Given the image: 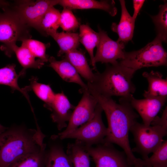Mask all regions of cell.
Segmentation results:
<instances>
[{"label": "cell", "instance_id": "obj_1", "mask_svg": "<svg viewBox=\"0 0 167 167\" xmlns=\"http://www.w3.org/2000/svg\"><path fill=\"white\" fill-rule=\"evenodd\" d=\"M87 86L88 91L96 99L107 117L108 126L104 143L119 146L125 153L129 164L132 166L136 164L140 158L136 157L132 151L129 134L131 127L137 122L138 114L128 99L121 98L117 103L111 97L99 93L90 84Z\"/></svg>", "mask_w": 167, "mask_h": 167}, {"label": "cell", "instance_id": "obj_2", "mask_svg": "<svg viewBox=\"0 0 167 167\" xmlns=\"http://www.w3.org/2000/svg\"><path fill=\"white\" fill-rule=\"evenodd\" d=\"M45 137L39 126L34 129L21 125L6 128L0 133V167H9L20 157L39 150L45 144Z\"/></svg>", "mask_w": 167, "mask_h": 167}, {"label": "cell", "instance_id": "obj_3", "mask_svg": "<svg viewBox=\"0 0 167 167\" xmlns=\"http://www.w3.org/2000/svg\"><path fill=\"white\" fill-rule=\"evenodd\" d=\"M135 72L118 62L108 65L102 73L97 72L95 73L93 82L88 83L96 91L104 96L110 97L119 96L129 99L136 90L132 81Z\"/></svg>", "mask_w": 167, "mask_h": 167}, {"label": "cell", "instance_id": "obj_4", "mask_svg": "<svg viewBox=\"0 0 167 167\" xmlns=\"http://www.w3.org/2000/svg\"><path fill=\"white\" fill-rule=\"evenodd\" d=\"M162 43L156 37L153 41L139 50L125 51L124 58L119 62L135 72L143 67L166 66L167 53Z\"/></svg>", "mask_w": 167, "mask_h": 167}, {"label": "cell", "instance_id": "obj_5", "mask_svg": "<svg viewBox=\"0 0 167 167\" xmlns=\"http://www.w3.org/2000/svg\"><path fill=\"white\" fill-rule=\"evenodd\" d=\"M10 4L3 7L0 12V42L3 43L1 49L6 53L17 41L31 38L28 27L20 19Z\"/></svg>", "mask_w": 167, "mask_h": 167}, {"label": "cell", "instance_id": "obj_6", "mask_svg": "<svg viewBox=\"0 0 167 167\" xmlns=\"http://www.w3.org/2000/svg\"><path fill=\"white\" fill-rule=\"evenodd\" d=\"M135 147L131 149L142 156L143 160L148 157L161 145L166 135L167 128L158 125L147 126L136 122L131 127Z\"/></svg>", "mask_w": 167, "mask_h": 167}, {"label": "cell", "instance_id": "obj_7", "mask_svg": "<svg viewBox=\"0 0 167 167\" xmlns=\"http://www.w3.org/2000/svg\"><path fill=\"white\" fill-rule=\"evenodd\" d=\"M103 111L98 103L93 118L66 135L64 139H75L88 146L104 143L107 135V128L102 120Z\"/></svg>", "mask_w": 167, "mask_h": 167}, {"label": "cell", "instance_id": "obj_8", "mask_svg": "<svg viewBox=\"0 0 167 167\" xmlns=\"http://www.w3.org/2000/svg\"><path fill=\"white\" fill-rule=\"evenodd\" d=\"M83 96L75 107L68 122L66 128L58 135H54L51 139H64L67 135L91 120L93 117L98 102L88 90H81Z\"/></svg>", "mask_w": 167, "mask_h": 167}, {"label": "cell", "instance_id": "obj_9", "mask_svg": "<svg viewBox=\"0 0 167 167\" xmlns=\"http://www.w3.org/2000/svg\"><path fill=\"white\" fill-rule=\"evenodd\" d=\"M58 2L59 0L19 1L12 8L25 25L36 29L45 13Z\"/></svg>", "mask_w": 167, "mask_h": 167}, {"label": "cell", "instance_id": "obj_10", "mask_svg": "<svg viewBox=\"0 0 167 167\" xmlns=\"http://www.w3.org/2000/svg\"><path fill=\"white\" fill-rule=\"evenodd\" d=\"M96 147L85 146L96 167H131L124 151H119L111 143H103Z\"/></svg>", "mask_w": 167, "mask_h": 167}, {"label": "cell", "instance_id": "obj_11", "mask_svg": "<svg viewBox=\"0 0 167 167\" xmlns=\"http://www.w3.org/2000/svg\"><path fill=\"white\" fill-rule=\"evenodd\" d=\"M98 29L100 40L94 56L95 64L98 62L111 64L118 63V59L120 60L124 58L125 45L117 41L112 40L108 36L107 32L99 27Z\"/></svg>", "mask_w": 167, "mask_h": 167}, {"label": "cell", "instance_id": "obj_12", "mask_svg": "<svg viewBox=\"0 0 167 167\" xmlns=\"http://www.w3.org/2000/svg\"><path fill=\"white\" fill-rule=\"evenodd\" d=\"M166 99L167 97H159L137 99L132 96L128 100L132 108L141 117L143 123L149 126L164 105Z\"/></svg>", "mask_w": 167, "mask_h": 167}, {"label": "cell", "instance_id": "obj_13", "mask_svg": "<svg viewBox=\"0 0 167 167\" xmlns=\"http://www.w3.org/2000/svg\"><path fill=\"white\" fill-rule=\"evenodd\" d=\"M75 107L71 103L63 92L55 94L54 99L46 108L51 112V117L60 130L67 126Z\"/></svg>", "mask_w": 167, "mask_h": 167}, {"label": "cell", "instance_id": "obj_14", "mask_svg": "<svg viewBox=\"0 0 167 167\" xmlns=\"http://www.w3.org/2000/svg\"><path fill=\"white\" fill-rule=\"evenodd\" d=\"M121 8L120 19L118 24L113 23L112 30L118 35L117 41L125 45L132 40L134 34L135 20L131 16L126 6L125 0H120Z\"/></svg>", "mask_w": 167, "mask_h": 167}, {"label": "cell", "instance_id": "obj_15", "mask_svg": "<svg viewBox=\"0 0 167 167\" xmlns=\"http://www.w3.org/2000/svg\"><path fill=\"white\" fill-rule=\"evenodd\" d=\"M58 4L63 8L71 10L100 9L107 12L112 16H115L117 12L115 2L113 0H59Z\"/></svg>", "mask_w": 167, "mask_h": 167}, {"label": "cell", "instance_id": "obj_16", "mask_svg": "<svg viewBox=\"0 0 167 167\" xmlns=\"http://www.w3.org/2000/svg\"><path fill=\"white\" fill-rule=\"evenodd\" d=\"M49 66L52 68L64 81L74 83L81 87V90H88L87 84L83 81L75 68L67 59L64 58L58 61L53 56L49 58Z\"/></svg>", "mask_w": 167, "mask_h": 167}, {"label": "cell", "instance_id": "obj_17", "mask_svg": "<svg viewBox=\"0 0 167 167\" xmlns=\"http://www.w3.org/2000/svg\"><path fill=\"white\" fill-rule=\"evenodd\" d=\"M15 53L20 64L23 67L19 74L20 77L25 75L26 70L28 68L40 69L44 65L43 62L40 59H35V57L28 49L22 44L18 47L16 44L12 45L5 54L10 57Z\"/></svg>", "mask_w": 167, "mask_h": 167}, {"label": "cell", "instance_id": "obj_18", "mask_svg": "<svg viewBox=\"0 0 167 167\" xmlns=\"http://www.w3.org/2000/svg\"><path fill=\"white\" fill-rule=\"evenodd\" d=\"M142 75L147 79L148 84L147 90L144 91L143 94L144 98L167 97V78H163L161 73L153 71L149 73L144 72Z\"/></svg>", "mask_w": 167, "mask_h": 167}, {"label": "cell", "instance_id": "obj_19", "mask_svg": "<svg viewBox=\"0 0 167 167\" xmlns=\"http://www.w3.org/2000/svg\"><path fill=\"white\" fill-rule=\"evenodd\" d=\"M64 58L68 61L75 68L78 73L88 82L92 83L95 78L84 53L77 49L72 50L65 54Z\"/></svg>", "mask_w": 167, "mask_h": 167}, {"label": "cell", "instance_id": "obj_20", "mask_svg": "<svg viewBox=\"0 0 167 167\" xmlns=\"http://www.w3.org/2000/svg\"><path fill=\"white\" fill-rule=\"evenodd\" d=\"M79 40L85 47L90 56L91 64L94 70H96L94 62L93 51L100 40L99 33L93 30L88 24H83L79 27Z\"/></svg>", "mask_w": 167, "mask_h": 167}, {"label": "cell", "instance_id": "obj_21", "mask_svg": "<svg viewBox=\"0 0 167 167\" xmlns=\"http://www.w3.org/2000/svg\"><path fill=\"white\" fill-rule=\"evenodd\" d=\"M76 141L68 144L66 154L74 167H90V156L85 145L79 141Z\"/></svg>", "mask_w": 167, "mask_h": 167}, {"label": "cell", "instance_id": "obj_22", "mask_svg": "<svg viewBox=\"0 0 167 167\" xmlns=\"http://www.w3.org/2000/svg\"><path fill=\"white\" fill-rule=\"evenodd\" d=\"M60 13L54 6L49 8L40 20L36 28L45 36H50L57 32L60 27Z\"/></svg>", "mask_w": 167, "mask_h": 167}, {"label": "cell", "instance_id": "obj_23", "mask_svg": "<svg viewBox=\"0 0 167 167\" xmlns=\"http://www.w3.org/2000/svg\"><path fill=\"white\" fill-rule=\"evenodd\" d=\"M45 167H73V165L62 148L54 144L46 150Z\"/></svg>", "mask_w": 167, "mask_h": 167}, {"label": "cell", "instance_id": "obj_24", "mask_svg": "<svg viewBox=\"0 0 167 167\" xmlns=\"http://www.w3.org/2000/svg\"><path fill=\"white\" fill-rule=\"evenodd\" d=\"M46 146L20 157L9 167H45Z\"/></svg>", "mask_w": 167, "mask_h": 167}, {"label": "cell", "instance_id": "obj_25", "mask_svg": "<svg viewBox=\"0 0 167 167\" xmlns=\"http://www.w3.org/2000/svg\"><path fill=\"white\" fill-rule=\"evenodd\" d=\"M51 36L59 47L57 55L60 56L74 49H77L79 44L78 33L71 32H57L52 34Z\"/></svg>", "mask_w": 167, "mask_h": 167}, {"label": "cell", "instance_id": "obj_26", "mask_svg": "<svg viewBox=\"0 0 167 167\" xmlns=\"http://www.w3.org/2000/svg\"><path fill=\"white\" fill-rule=\"evenodd\" d=\"M15 65L13 64L8 65L0 68V84L10 87L12 91L17 90L21 92L26 98L31 105L29 98L27 92L18 84V79L20 77L15 70Z\"/></svg>", "mask_w": 167, "mask_h": 167}, {"label": "cell", "instance_id": "obj_27", "mask_svg": "<svg viewBox=\"0 0 167 167\" xmlns=\"http://www.w3.org/2000/svg\"><path fill=\"white\" fill-rule=\"evenodd\" d=\"M36 77H32L30 79L29 86L22 88L27 93L28 91L32 90L36 95L45 103L44 106L47 107L53 101L55 95L50 86L38 82Z\"/></svg>", "mask_w": 167, "mask_h": 167}, {"label": "cell", "instance_id": "obj_28", "mask_svg": "<svg viewBox=\"0 0 167 167\" xmlns=\"http://www.w3.org/2000/svg\"><path fill=\"white\" fill-rule=\"evenodd\" d=\"M158 13L151 17L155 25L157 33L156 37L161 41L166 42L167 39V3L165 1L164 4L159 6Z\"/></svg>", "mask_w": 167, "mask_h": 167}, {"label": "cell", "instance_id": "obj_29", "mask_svg": "<svg viewBox=\"0 0 167 167\" xmlns=\"http://www.w3.org/2000/svg\"><path fill=\"white\" fill-rule=\"evenodd\" d=\"M142 160L144 164L151 167H167V140L163 141L151 156Z\"/></svg>", "mask_w": 167, "mask_h": 167}, {"label": "cell", "instance_id": "obj_30", "mask_svg": "<svg viewBox=\"0 0 167 167\" xmlns=\"http://www.w3.org/2000/svg\"><path fill=\"white\" fill-rule=\"evenodd\" d=\"M22 44L29 50L35 57L38 58L44 62L48 61L49 56L46 53V46L44 43L31 38L23 40Z\"/></svg>", "mask_w": 167, "mask_h": 167}, {"label": "cell", "instance_id": "obj_31", "mask_svg": "<svg viewBox=\"0 0 167 167\" xmlns=\"http://www.w3.org/2000/svg\"><path fill=\"white\" fill-rule=\"evenodd\" d=\"M79 23L71 10L63 8L60 17V26L66 32H71L79 27Z\"/></svg>", "mask_w": 167, "mask_h": 167}, {"label": "cell", "instance_id": "obj_32", "mask_svg": "<svg viewBox=\"0 0 167 167\" xmlns=\"http://www.w3.org/2000/svg\"><path fill=\"white\" fill-rule=\"evenodd\" d=\"M150 125H158L167 128V109L165 107L161 117L160 118L157 116L153 119Z\"/></svg>", "mask_w": 167, "mask_h": 167}, {"label": "cell", "instance_id": "obj_33", "mask_svg": "<svg viewBox=\"0 0 167 167\" xmlns=\"http://www.w3.org/2000/svg\"><path fill=\"white\" fill-rule=\"evenodd\" d=\"M145 0H134L133 1L134 12L132 17L136 19V17L142 7Z\"/></svg>", "mask_w": 167, "mask_h": 167}, {"label": "cell", "instance_id": "obj_34", "mask_svg": "<svg viewBox=\"0 0 167 167\" xmlns=\"http://www.w3.org/2000/svg\"><path fill=\"white\" fill-rule=\"evenodd\" d=\"M131 167H151V166L144 164L142 159H140L139 161L136 164Z\"/></svg>", "mask_w": 167, "mask_h": 167}, {"label": "cell", "instance_id": "obj_35", "mask_svg": "<svg viewBox=\"0 0 167 167\" xmlns=\"http://www.w3.org/2000/svg\"><path fill=\"white\" fill-rule=\"evenodd\" d=\"M6 128V127H4L0 124V133L4 131Z\"/></svg>", "mask_w": 167, "mask_h": 167}, {"label": "cell", "instance_id": "obj_36", "mask_svg": "<svg viewBox=\"0 0 167 167\" xmlns=\"http://www.w3.org/2000/svg\"><path fill=\"white\" fill-rule=\"evenodd\" d=\"M5 3H2L0 4V8H2L3 6H5L6 5Z\"/></svg>", "mask_w": 167, "mask_h": 167}]
</instances>
